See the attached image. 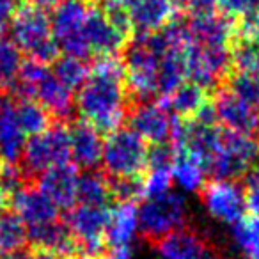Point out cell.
<instances>
[{"label":"cell","mask_w":259,"mask_h":259,"mask_svg":"<svg viewBox=\"0 0 259 259\" xmlns=\"http://www.w3.org/2000/svg\"><path fill=\"white\" fill-rule=\"evenodd\" d=\"M76 110L83 121L100 132L110 135L122 128L128 112V91H126L124 66L115 57H100L94 62L78 91Z\"/></svg>","instance_id":"6da1fadb"},{"label":"cell","mask_w":259,"mask_h":259,"mask_svg":"<svg viewBox=\"0 0 259 259\" xmlns=\"http://www.w3.org/2000/svg\"><path fill=\"white\" fill-rule=\"evenodd\" d=\"M13 96L25 98L39 103L50 112L54 121L71 124L76 119V103L73 100V93H69L55 75L45 64L36 61H23L20 69V76Z\"/></svg>","instance_id":"7a4b0ae2"},{"label":"cell","mask_w":259,"mask_h":259,"mask_svg":"<svg viewBox=\"0 0 259 259\" xmlns=\"http://www.w3.org/2000/svg\"><path fill=\"white\" fill-rule=\"evenodd\" d=\"M69 158H71L69 126L55 121L43 134L29 137L23 146L18 167L27 183L34 185L45 170L54 165L68 163Z\"/></svg>","instance_id":"3957f363"},{"label":"cell","mask_w":259,"mask_h":259,"mask_svg":"<svg viewBox=\"0 0 259 259\" xmlns=\"http://www.w3.org/2000/svg\"><path fill=\"white\" fill-rule=\"evenodd\" d=\"M13 43L25 52L30 61L39 64H52L59 57V47L54 39L50 27V18L43 9L23 6L18 8L11 18Z\"/></svg>","instance_id":"277c9868"},{"label":"cell","mask_w":259,"mask_h":259,"mask_svg":"<svg viewBox=\"0 0 259 259\" xmlns=\"http://www.w3.org/2000/svg\"><path fill=\"white\" fill-rule=\"evenodd\" d=\"M137 215L141 236L148 243L156 245L172 231L187 226L188 206L180 192L169 190L165 194L144 197Z\"/></svg>","instance_id":"5b68a950"},{"label":"cell","mask_w":259,"mask_h":259,"mask_svg":"<svg viewBox=\"0 0 259 259\" xmlns=\"http://www.w3.org/2000/svg\"><path fill=\"white\" fill-rule=\"evenodd\" d=\"M257 160V139L222 128L220 148L206 167V178L208 181H241Z\"/></svg>","instance_id":"8992f818"},{"label":"cell","mask_w":259,"mask_h":259,"mask_svg":"<svg viewBox=\"0 0 259 259\" xmlns=\"http://www.w3.org/2000/svg\"><path fill=\"white\" fill-rule=\"evenodd\" d=\"M148 142L130 128H119L103 142V172L108 178L148 174Z\"/></svg>","instance_id":"52a82bcc"},{"label":"cell","mask_w":259,"mask_h":259,"mask_svg":"<svg viewBox=\"0 0 259 259\" xmlns=\"http://www.w3.org/2000/svg\"><path fill=\"white\" fill-rule=\"evenodd\" d=\"M187 76L206 93L220 91L233 73L231 47H201L190 43L185 48Z\"/></svg>","instance_id":"ba28073f"},{"label":"cell","mask_w":259,"mask_h":259,"mask_svg":"<svg viewBox=\"0 0 259 259\" xmlns=\"http://www.w3.org/2000/svg\"><path fill=\"white\" fill-rule=\"evenodd\" d=\"M89 9L87 0H59L50 18L52 34L59 50L83 61L91 57V50L83 37V23Z\"/></svg>","instance_id":"9c48e42d"},{"label":"cell","mask_w":259,"mask_h":259,"mask_svg":"<svg viewBox=\"0 0 259 259\" xmlns=\"http://www.w3.org/2000/svg\"><path fill=\"white\" fill-rule=\"evenodd\" d=\"M199 194L213 219L229 226L247 219L248 209L241 181H208Z\"/></svg>","instance_id":"30bf717a"},{"label":"cell","mask_w":259,"mask_h":259,"mask_svg":"<svg viewBox=\"0 0 259 259\" xmlns=\"http://www.w3.org/2000/svg\"><path fill=\"white\" fill-rule=\"evenodd\" d=\"M124 122H128V128L144 139L148 144H160L170 142L174 114H170L162 103L156 101L130 103Z\"/></svg>","instance_id":"8fae6325"},{"label":"cell","mask_w":259,"mask_h":259,"mask_svg":"<svg viewBox=\"0 0 259 259\" xmlns=\"http://www.w3.org/2000/svg\"><path fill=\"white\" fill-rule=\"evenodd\" d=\"M213 107L217 110L219 124L234 134L257 137L259 135V110L245 103L229 89H220L215 93Z\"/></svg>","instance_id":"7c38bea8"},{"label":"cell","mask_w":259,"mask_h":259,"mask_svg":"<svg viewBox=\"0 0 259 259\" xmlns=\"http://www.w3.org/2000/svg\"><path fill=\"white\" fill-rule=\"evenodd\" d=\"M110 217L112 208L80 204L66 213L64 222L78 243H107L105 234Z\"/></svg>","instance_id":"4fadbf2b"},{"label":"cell","mask_w":259,"mask_h":259,"mask_svg":"<svg viewBox=\"0 0 259 259\" xmlns=\"http://www.w3.org/2000/svg\"><path fill=\"white\" fill-rule=\"evenodd\" d=\"M83 37L91 55L98 57H115V54L126 47L128 36L117 30L107 18L100 8H91L83 23Z\"/></svg>","instance_id":"5bb4252c"},{"label":"cell","mask_w":259,"mask_h":259,"mask_svg":"<svg viewBox=\"0 0 259 259\" xmlns=\"http://www.w3.org/2000/svg\"><path fill=\"white\" fill-rule=\"evenodd\" d=\"M76 183H78V174H76L75 163H61L45 170L36 180V187L57 206L59 209L69 211L75 208L76 202Z\"/></svg>","instance_id":"9a60e30c"},{"label":"cell","mask_w":259,"mask_h":259,"mask_svg":"<svg viewBox=\"0 0 259 259\" xmlns=\"http://www.w3.org/2000/svg\"><path fill=\"white\" fill-rule=\"evenodd\" d=\"M23 146L25 134L20 128L16 115V98L13 94H0V162L18 165Z\"/></svg>","instance_id":"2e32d148"},{"label":"cell","mask_w":259,"mask_h":259,"mask_svg":"<svg viewBox=\"0 0 259 259\" xmlns=\"http://www.w3.org/2000/svg\"><path fill=\"white\" fill-rule=\"evenodd\" d=\"M8 204L22 219L25 227L43 226L59 220V208L36 185H25L9 199Z\"/></svg>","instance_id":"e0dca14e"},{"label":"cell","mask_w":259,"mask_h":259,"mask_svg":"<svg viewBox=\"0 0 259 259\" xmlns=\"http://www.w3.org/2000/svg\"><path fill=\"white\" fill-rule=\"evenodd\" d=\"M69 137L75 167L82 170H96L103 158V139L100 132L87 121L76 117L69 124Z\"/></svg>","instance_id":"ac0fdd59"},{"label":"cell","mask_w":259,"mask_h":259,"mask_svg":"<svg viewBox=\"0 0 259 259\" xmlns=\"http://www.w3.org/2000/svg\"><path fill=\"white\" fill-rule=\"evenodd\" d=\"M190 43L201 47H229L236 34L233 20L217 13H201L188 20Z\"/></svg>","instance_id":"d6986e66"},{"label":"cell","mask_w":259,"mask_h":259,"mask_svg":"<svg viewBox=\"0 0 259 259\" xmlns=\"http://www.w3.org/2000/svg\"><path fill=\"white\" fill-rule=\"evenodd\" d=\"M208 236L192 226L172 231L155 245L160 259H201Z\"/></svg>","instance_id":"ffe728a7"},{"label":"cell","mask_w":259,"mask_h":259,"mask_svg":"<svg viewBox=\"0 0 259 259\" xmlns=\"http://www.w3.org/2000/svg\"><path fill=\"white\" fill-rule=\"evenodd\" d=\"M174 0H137L130 6L132 29L137 34H151L160 30L172 18Z\"/></svg>","instance_id":"44dd1931"},{"label":"cell","mask_w":259,"mask_h":259,"mask_svg":"<svg viewBox=\"0 0 259 259\" xmlns=\"http://www.w3.org/2000/svg\"><path fill=\"white\" fill-rule=\"evenodd\" d=\"M139 227V215L135 202H119L112 208L110 224L107 227V243L110 248L128 247L135 238Z\"/></svg>","instance_id":"7402d4cb"},{"label":"cell","mask_w":259,"mask_h":259,"mask_svg":"<svg viewBox=\"0 0 259 259\" xmlns=\"http://www.w3.org/2000/svg\"><path fill=\"white\" fill-rule=\"evenodd\" d=\"M76 201L85 206L112 208L114 197L107 174L103 170H83L76 183Z\"/></svg>","instance_id":"603a6c76"},{"label":"cell","mask_w":259,"mask_h":259,"mask_svg":"<svg viewBox=\"0 0 259 259\" xmlns=\"http://www.w3.org/2000/svg\"><path fill=\"white\" fill-rule=\"evenodd\" d=\"M208 101V93L194 82H183L174 93L165 96L162 105L180 119H190Z\"/></svg>","instance_id":"cb8c5ba5"},{"label":"cell","mask_w":259,"mask_h":259,"mask_svg":"<svg viewBox=\"0 0 259 259\" xmlns=\"http://www.w3.org/2000/svg\"><path fill=\"white\" fill-rule=\"evenodd\" d=\"M187 78V59L185 50L174 48L162 55L158 64V94L163 98L178 89Z\"/></svg>","instance_id":"d4e9b609"},{"label":"cell","mask_w":259,"mask_h":259,"mask_svg":"<svg viewBox=\"0 0 259 259\" xmlns=\"http://www.w3.org/2000/svg\"><path fill=\"white\" fill-rule=\"evenodd\" d=\"M16 115H18L22 132L29 137L43 134L45 130H48L55 122L47 108H43L32 100H25V98H16Z\"/></svg>","instance_id":"484cf974"},{"label":"cell","mask_w":259,"mask_h":259,"mask_svg":"<svg viewBox=\"0 0 259 259\" xmlns=\"http://www.w3.org/2000/svg\"><path fill=\"white\" fill-rule=\"evenodd\" d=\"M22 66V50L13 41L0 39V94H13Z\"/></svg>","instance_id":"4316f807"},{"label":"cell","mask_w":259,"mask_h":259,"mask_svg":"<svg viewBox=\"0 0 259 259\" xmlns=\"http://www.w3.org/2000/svg\"><path fill=\"white\" fill-rule=\"evenodd\" d=\"M54 69L52 73L55 75V78L69 91V93H75L80 91V87L85 83V80L89 78L91 69L87 68L85 61L78 57H73V55H59L54 62H52Z\"/></svg>","instance_id":"83f0119b"},{"label":"cell","mask_w":259,"mask_h":259,"mask_svg":"<svg viewBox=\"0 0 259 259\" xmlns=\"http://www.w3.org/2000/svg\"><path fill=\"white\" fill-rule=\"evenodd\" d=\"M25 241L27 229L22 219L11 208L0 211V252L9 254L20 250L25 247Z\"/></svg>","instance_id":"f1b7e54d"},{"label":"cell","mask_w":259,"mask_h":259,"mask_svg":"<svg viewBox=\"0 0 259 259\" xmlns=\"http://www.w3.org/2000/svg\"><path fill=\"white\" fill-rule=\"evenodd\" d=\"M172 180L187 192H201L208 183L204 170L187 153H176V162L172 165Z\"/></svg>","instance_id":"f546056e"},{"label":"cell","mask_w":259,"mask_h":259,"mask_svg":"<svg viewBox=\"0 0 259 259\" xmlns=\"http://www.w3.org/2000/svg\"><path fill=\"white\" fill-rule=\"evenodd\" d=\"M233 240L250 259H259V215H250L233 226Z\"/></svg>","instance_id":"4dcf8cb0"},{"label":"cell","mask_w":259,"mask_h":259,"mask_svg":"<svg viewBox=\"0 0 259 259\" xmlns=\"http://www.w3.org/2000/svg\"><path fill=\"white\" fill-rule=\"evenodd\" d=\"M226 83L231 93L259 110V80L252 73L233 71Z\"/></svg>","instance_id":"1f68e13d"},{"label":"cell","mask_w":259,"mask_h":259,"mask_svg":"<svg viewBox=\"0 0 259 259\" xmlns=\"http://www.w3.org/2000/svg\"><path fill=\"white\" fill-rule=\"evenodd\" d=\"M110 192L114 202H135L137 199L144 197L146 176L132 178H108Z\"/></svg>","instance_id":"d6a6232c"},{"label":"cell","mask_w":259,"mask_h":259,"mask_svg":"<svg viewBox=\"0 0 259 259\" xmlns=\"http://www.w3.org/2000/svg\"><path fill=\"white\" fill-rule=\"evenodd\" d=\"M222 15L231 20L241 18V27L250 25L259 18V0H220Z\"/></svg>","instance_id":"836d02e7"},{"label":"cell","mask_w":259,"mask_h":259,"mask_svg":"<svg viewBox=\"0 0 259 259\" xmlns=\"http://www.w3.org/2000/svg\"><path fill=\"white\" fill-rule=\"evenodd\" d=\"M148 172L149 170H172L176 162V148L170 142L148 144Z\"/></svg>","instance_id":"e575fe53"},{"label":"cell","mask_w":259,"mask_h":259,"mask_svg":"<svg viewBox=\"0 0 259 259\" xmlns=\"http://www.w3.org/2000/svg\"><path fill=\"white\" fill-rule=\"evenodd\" d=\"M101 11H103L105 18L108 20V22L112 23V25L115 27L117 30H121L122 34H126L128 36L130 32H132V20H130V11L126 6H122L119 0H105L103 8H101Z\"/></svg>","instance_id":"d590c367"},{"label":"cell","mask_w":259,"mask_h":259,"mask_svg":"<svg viewBox=\"0 0 259 259\" xmlns=\"http://www.w3.org/2000/svg\"><path fill=\"white\" fill-rule=\"evenodd\" d=\"M172 170H149L146 174L144 197L165 194L172 187Z\"/></svg>","instance_id":"8d00e7d4"},{"label":"cell","mask_w":259,"mask_h":259,"mask_svg":"<svg viewBox=\"0 0 259 259\" xmlns=\"http://www.w3.org/2000/svg\"><path fill=\"white\" fill-rule=\"evenodd\" d=\"M185 4L190 11H194V15H201V13H211L215 6H220V0H185Z\"/></svg>","instance_id":"74e56055"},{"label":"cell","mask_w":259,"mask_h":259,"mask_svg":"<svg viewBox=\"0 0 259 259\" xmlns=\"http://www.w3.org/2000/svg\"><path fill=\"white\" fill-rule=\"evenodd\" d=\"M103 259H134V250L130 245L128 247H115L110 248Z\"/></svg>","instance_id":"f35d334b"},{"label":"cell","mask_w":259,"mask_h":259,"mask_svg":"<svg viewBox=\"0 0 259 259\" xmlns=\"http://www.w3.org/2000/svg\"><path fill=\"white\" fill-rule=\"evenodd\" d=\"M241 29H243V32H245V39L252 41V43H254L255 47L259 48V18L255 20L254 23L241 27Z\"/></svg>","instance_id":"ab89813d"},{"label":"cell","mask_w":259,"mask_h":259,"mask_svg":"<svg viewBox=\"0 0 259 259\" xmlns=\"http://www.w3.org/2000/svg\"><path fill=\"white\" fill-rule=\"evenodd\" d=\"M27 6H32V8H37V9H47V8H55L57 6L59 0H25Z\"/></svg>","instance_id":"60d3db41"},{"label":"cell","mask_w":259,"mask_h":259,"mask_svg":"<svg viewBox=\"0 0 259 259\" xmlns=\"http://www.w3.org/2000/svg\"><path fill=\"white\" fill-rule=\"evenodd\" d=\"M34 259H64V257H61V255L54 254V252H48V250H34Z\"/></svg>","instance_id":"b9f144b4"},{"label":"cell","mask_w":259,"mask_h":259,"mask_svg":"<svg viewBox=\"0 0 259 259\" xmlns=\"http://www.w3.org/2000/svg\"><path fill=\"white\" fill-rule=\"evenodd\" d=\"M252 75L259 80V59H257V62H255V68H254V71H252Z\"/></svg>","instance_id":"7bdbcfd3"},{"label":"cell","mask_w":259,"mask_h":259,"mask_svg":"<svg viewBox=\"0 0 259 259\" xmlns=\"http://www.w3.org/2000/svg\"><path fill=\"white\" fill-rule=\"evenodd\" d=\"M119 2H121L122 6H126V8H130V6L134 4V2H137V0H119Z\"/></svg>","instance_id":"ee69618b"},{"label":"cell","mask_w":259,"mask_h":259,"mask_svg":"<svg viewBox=\"0 0 259 259\" xmlns=\"http://www.w3.org/2000/svg\"><path fill=\"white\" fill-rule=\"evenodd\" d=\"M2 27H4V25H0V32H2Z\"/></svg>","instance_id":"f6af8a7d"},{"label":"cell","mask_w":259,"mask_h":259,"mask_svg":"<svg viewBox=\"0 0 259 259\" xmlns=\"http://www.w3.org/2000/svg\"><path fill=\"white\" fill-rule=\"evenodd\" d=\"M257 144H259V135H257Z\"/></svg>","instance_id":"bcb514c9"}]
</instances>
